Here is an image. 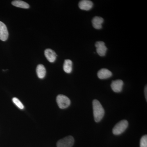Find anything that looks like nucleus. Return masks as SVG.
<instances>
[{
  "label": "nucleus",
  "instance_id": "f257e3e1",
  "mask_svg": "<svg viewBox=\"0 0 147 147\" xmlns=\"http://www.w3.org/2000/svg\"><path fill=\"white\" fill-rule=\"evenodd\" d=\"M94 117L96 122H99L102 120L105 114V111L102 105L98 100L95 99L92 102Z\"/></svg>",
  "mask_w": 147,
  "mask_h": 147
},
{
  "label": "nucleus",
  "instance_id": "f03ea898",
  "mask_svg": "<svg viewBox=\"0 0 147 147\" xmlns=\"http://www.w3.org/2000/svg\"><path fill=\"white\" fill-rule=\"evenodd\" d=\"M128 126V122L125 120L119 122L113 128V132L115 135H118L121 134L126 130Z\"/></svg>",
  "mask_w": 147,
  "mask_h": 147
},
{
  "label": "nucleus",
  "instance_id": "7ed1b4c3",
  "mask_svg": "<svg viewBox=\"0 0 147 147\" xmlns=\"http://www.w3.org/2000/svg\"><path fill=\"white\" fill-rule=\"evenodd\" d=\"M57 102L59 107L62 109L68 108L71 103L70 99L67 96L62 94H59L57 96Z\"/></svg>",
  "mask_w": 147,
  "mask_h": 147
},
{
  "label": "nucleus",
  "instance_id": "20e7f679",
  "mask_svg": "<svg viewBox=\"0 0 147 147\" xmlns=\"http://www.w3.org/2000/svg\"><path fill=\"white\" fill-rule=\"evenodd\" d=\"M74 139L73 137L69 136L60 139L57 143V147H72L74 144Z\"/></svg>",
  "mask_w": 147,
  "mask_h": 147
},
{
  "label": "nucleus",
  "instance_id": "39448f33",
  "mask_svg": "<svg viewBox=\"0 0 147 147\" xmlns=\"http://www.w3.org/2000/svg\"><path fill=\"white\" fill-rule=\"evenodd\" d=\"M95 46L96 47V52L99 56L104 57L106 54L107 48L103 41H98L96 42Z\"/></svg>",
  "mask_w": 147,
  "mask_h": 147
},
{
  "label": "nucleus",
  "instance_id": "423d86ee",
  "mask_svg": "<svg viewBox=\"0 0 147 147\" xmlns=\"http://www.w3.org/2000/svg\"><path fill=\"white\" fill-rule=\"evenodd\" d=\"M8 32L5 24L0 21V39L2 41H5L8 37Z\"/></svg>",
  "mask_w": 147,
  "mask_h": 147
},
{
  "label": "nucleus",
  "instance_id": "0eeeda50",
  "mask_svg": "<svg viewBox=\"0 0 147 147\" xmlns=\"http://www.w3.org/2000/svg\"><path fill=\"white\" fill-rule=\"evenodd\" d=\"M123 85V82L121 80H117L112 82L111 87L113 91L119 93L122 90Z\"/></svg>",
  "mask_w": 147,
  "mask_h": 147
},
{
  "label": "nucleus",
  "instance_id": "6e6552de",
  "mask_svg": "<svg viewBox=\"0 0 147 147\" xmlns=\"http://www.w3.org/2000/svg\"><path fill=\"white\" fill-rule=\"evenodd\" d=\"M92 2L89 0H82L80 1L79 3V7L80 9L82 10L88 11L91 9L92 7Z\"/></svg>",
  "mask_w": 147,
  "mask_h": 147
},
{
  "label": "nucleus",
  "instance_id": "1a4fd4ad",
  "mask_svg": "<svg viewBox=\"0 0 147 147\" xmlns=\"http://www.w3.org/2000/svg\"><path fill=\"white\" fill-rule=\"evenodd\" d=\"M113 75L112 72L107 69L103 68L98 71L97 76L98 78L101 79H108Z\"/></svg>",
  "mask_w": 147,
  "mask_h": 147
},
{
  "label": "nucleus",
  "instance_id": "9d476101",
  "mask_svg": "<svg viewBox=\"0 0 147 147\" xmlns=\"http://www.w3.org/2000/svg\"><path fill=\"white\" fill-rule=\"evenodd\" d=\"M45 55L47 60L51 63L54 62L57 59V54L52 49H47L45 50Z\"/></svg>",
  "mask_w": 147,
  "mask_h": 147
},
{
  "label": "nucleus",
  "instance_id": "9b49d317",
  "mask_svg": "<svg viewBox=\"0 0 147 147\" xmlns=\"http://www.w3.org/2000/svg\"><path fill=\"white\" fill-rule=\"evenodd\" d=\"M103 21L104 20L102 17L95 16L92 20L93 26L95 29L97 30L101 29L102 28V24H103Z\"/></svg>",
  "mask_w": 147,
  "mask_h": 147
},
{
  "label": "nucleus",
  "instance_id": "f8f14e48",
  "mask_svg": "<svg viewBox=\"0 0 147 147\" xmlns=\"http://www.w3.org/2000/svg\"><path fill=\"white\" fill-rule=\"evenodd\" d=\"M37 75L40 79H43L46 75V71L45 67L42 64H39L36 67Z\"/></svg>",
  "mask_w": 147,
  "mask_h": 147
},
{
  "label": "nucleus",
  "instance_id": "ddd939ff",
  "mask_svg": "<svg viewBox=\"0 0 147 147\" xmlns=\"http://www.w3.org/2000/svg\"><path fill=\"white\" fill-rule=\"evenodd\" d=\"M63 68L66 73H71L72 70V62L69 59H66L64 63Z\"/></svg>",
  "mask_w": 147,
  "mask_h": 147
},
{
  "label": "nucleus",
  "instance_id": "4468645a",
  "mask_svg": "<svg viewBox=\"0 0 147 147\" xmlns=\"http://www.w3.org/2000/svg\"><path fill=\"white\" fill-rule=\"evenodd\" d=\"M12 5L17 7L24 9H28L30 7V5L28 4L25 2L19 0L13 1L11 2Z\"/></svg>",
  "mask_w": 147,
  "mask_h": 147
},
{
  "label": "nucleus",
  "instance_id": "2eb2a0df",
  "mask_svg": "<svg viewBox=\"0 0 147 147\" xmlns=\"http://www.w3.org/2000/svg\"><path fill=\"white\" fill-rule=\"evenodd\" d=\"M12 101H13L14 104H15L16 105V106L18 107L19 109H21V110H23V109H24V105H23L22 102H21V101L18 98L16 97L13 98H12Z\"/></svg>",
  "mask_w": 147,
  "mask_h": 147
},
{
  "label": "nucleus",
  "instance_id": "dca6fc26",
  "mask_svg": "<svg viewBox=\"0 0 147 147\" xmlns=\"http://www.w3.org/2000/svg\"><path fill=\"white\" fill-rule=\"evenodd\" d=\"M140 147H147V136L144 135L140 140Z\"/></svg>",
  "mask_w": 147,
  "mask_h": 147
},
{
  "label": "nucleus",
  "instance_id": "f3484780",
  "mask_svg": "<svg viewBox=\"0 0 147 147\" xmlns=\"http://www.w3.org/2000/svg\"><path fill=\"white\" fill-rule=\"evenodd\" d=\"M147 86H146V87L145 88V97H146V100H147Z\"/></svg>",
  "mask_w": 147,
  "mask_h": 147
}]
</instances>
